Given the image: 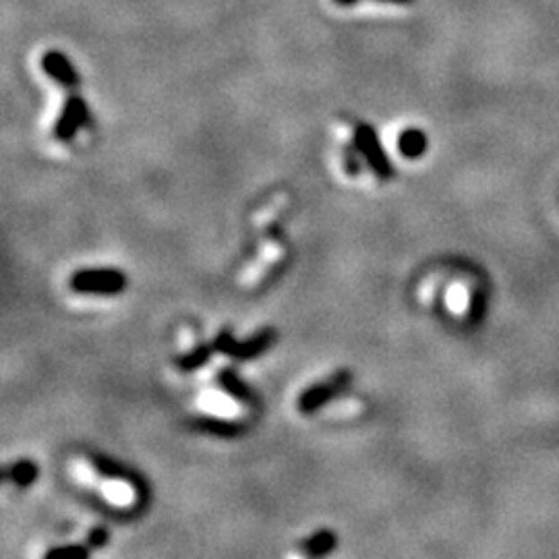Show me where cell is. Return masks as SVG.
<instances>
[{
	"mask_svg": "<svg viewBox=\"0 0 559 559\" xmlns=\"http://www.w3.org/2000/svg\"><path fill=\"white\" fill-rule=\"evenodd\" d=\"M125 274L118 270H83L71 280L73 290L96 292V295H115L125 288Z\"/></svg>",
	"mask_w": 559,
	"mask_h": 559,
	"instance_id": "cell-1",
	"label": "cell"
},
{
	"mask_svg": "<svg viewBox=\"0 0 559 559\" xmlns=\"http://www.w3.org/2000/svg\"><path fill=\"white\" fill-rule=\"evenodd\" d=\"M276 340V331L274 330H263L259 331L255 338L245 342H236L228 331H219L218 338L214 340V350L222 352V355L235 357V358H253L259 357L262 352L270 348Z\"/></svg>",
	"mask_w": 559,
	"mask_h": 559,
	"instance_id": "cell-2",
	"label": "cell"
},
{
	"mask_svg": "<svg viewBox=\"0 0 559 559\" xmlns=\"http://www.w3.org/2000/svg\"><path fill=\"white\" fill-rule=\"evenodd\" d=\"M355 145L358 148V154H361L367 164L375 170L377 176L390 178L391 176V166L390 159L385 156V151L379 145L377 133L373 131V126L369 125H358L355 131Z\"/></svg>",
	"mask_w": 559,
	"mask_h": 559,
	"instance_id": "cell-3",
	"label": "cell"
},
{
	"mask_svg": "<svg viewBox=\"0 0 559 559\" xmlns=\"http://www.w3.org/2000/svg\"><path fill=\"white\" fill-rule=\"evenodd\" d=\"M350 375L346 371L338 373V375H334L330 379V382L325 383H317L313 385V388H309L305 394L301 396V400H298V408H301L303 412H313L317 410L319 406H323L328 400H331L338 391H340L346 383H348Z\"/></svg>",
	"mask_w": 559,
	"mask_h": 559,
	"instance_id": "cell-4",
	"label": "cell"
},
{
	"mask_svg": "<svg viewBox=\"0 0 559 559\" xmlns=\"http://www.w3.org/2000/svg\"><path fill=\"white\" fill-rule=\"evenodd\" d=\"M85 121H88V104H85V99H82L79 96H71L69 99H66L64 108H63V115L58 116L56 121V137L63 139V142H66V139H71L75 133L79 131V126L85 125Z\"/></svg>",
	"mask_w": 559,
	"mask_h": 559,
	"instance_id": "cell-5",
	"label": "cell"
},
{
	"mask_svg": "<svg viewBox=\"0 0 559 559\" xmlns=\"http://www.w3.org/2000/svg\"><path fill=\"white\" fill-rule=\"evenodd\" d=\"M445 305H448L450 311L454 313V315H466L470 309V295H469V288L462 284H454L452 288L448 290V295H445Z\"/></svg>",
	"mask_w": 559,
	"mask_h": 559,
	"instance_id": "cell-6",
	"label": "cell"
},
{
	"mask_svg": "<svg viewBox=\"0 0 559 559\" xmlns=\"http://www.w3.org/2000/svg\"><path fill=\"white\" fill-rule=\"evenodd\" d=\"M398 148H400L404 156L417 158L425 151V137L418 131H406L400 135V143H398Z\"/></svg>",
	"mask_w": 559,
	"mask_h": 559,
	"instance_id": "cell-7",
	"label": "cell"
},
{
	"mask_svg": "<svg viewBox=\"0 0 559 559\" xmlns=\"http://www.w3.org/2000/svg\"><path fill=\"white\" fill-rule=\"evenodd\" d=\"M219 382H222V385L230 396L241 398V400H251V390L236 377V373L222 371L219 373Z\"/></svg>",
	"mask_w": 559,
	"mask_h": 559,
	"instance_id": "cell-8",
	"label": "cell"
},
{
	"mask_svg": "<svg viewBox=\"0 0 559 559\" xmlns=\"http://www.w3.org/2000/svg\"><path fill=\"white\" fill-rule=\"evenodd\" d=\"M334 547H336L334 532L322 530V532H317V535L307 543V554L309 555H325V554H330V551Z\"/></svg>",
	"mask_w": 559,
	"mask_h": 559,
	"instance_id": "cell-9",
	"label": "cell"
},
{
	"mask_svg": "<svg viewBox=\"0 0 559 559\" xmlns=\"http://www.w3.org/2000/svg\"><path fill=\"white\" fill-rule=\"evenodd\" d=\"M211 350H214V346H197L195 350L191 352V355H185L178 358V367L185 369V371H193L197 367H202V365L208 363V358L211 355Z\"/></svg>",
	"mask_w": 559,
	"mask_h": 559,
	"instance_id": "cell-10",
	"label": "cell"
},
{
	"mask_svg": "<svg viewBox=\"0 0 559 559\" xmlns=\"http://www.w3.org/2000/svg\"><path fill=\"white\" fill-rule=\"evenodd\" d=\"M9 477H11L13 481H15L17 485H22V487H25V485H30V483L36 481V477H38V466L28 462V460L17 462V464L13 466V469L9 470Z\"/></svg>",
	"mask_w": 559,
	"mask_h": 559,
	"instance_id": "cell-11",
	"label": "cell"
},
{
	"mask_svg": "<svg viewBox=\"0 0 559 559\" xmlns=\"http://www.w3.org/2000/svg\"><path fill=\"white\" fill-rule=\"evenodd\" d=\"M410 0H334L336 6L340 9H357L361 4H406Z\"/></svg>",
	"mask_w": 559,
	"mask_h": 559,
	"instance_id": "cell-12",
	"label": "cell"
},
{
	"mask_svg": "<svg viewBox=\"0 0 559 559\" xmlns=\"http://www.w3.org/2000/svg\"><path fill=\"white\" fill-rule=\"evenodd\" d=\"M203 429L211 431V434H218V435H235L238 434V425H230V423H219V421H203L202 423Z\"/></svg>",
	"mask_w": 559,
	"mask_h": 559,
	"instance_id": "cell-13",
	"label": "cell"
},
{
	"mask_svg": "<svg viewBox=\"0 0 559 559\" xmlns=\"http://www.w3.org/2000/svg\"><path fill=\"white\" fill-rule=\"evenodd\" d=\"M88 557V549L83 547H63V549H52L48 551V557Z\"/></svg>",
	"mask_w": 559,
	"mask_h": 559,
	"instance_id": "cell-14",
	"label": "cell"
},
{
	"mask_svg": "<svg viewBox=\"0 0 559 559\" xmlns=\"http://www.w3.org/2000/svg\"><path fill=\"white\" fill-rule=\"evenodd\" d=\"M106 538H108V532H106L104 529H98L90 535V545L91 547H102V545L106 543Z\"/></svg>",
	"mask_w": 559,
	"mask_h": 559,
	"instance_id": "cell-15",
	"label": "cell"
}]
</instances>
